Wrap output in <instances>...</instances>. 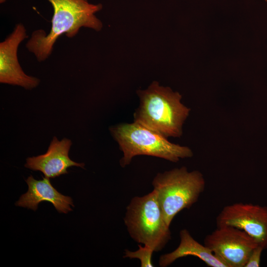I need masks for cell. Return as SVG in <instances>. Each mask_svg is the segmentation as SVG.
Returning a JSON list of instances; mask_svg holds the SVG:
<instances>
[{
    "instance_id": "obj_12",
    "label": "cell",
    "mask_w": 267,
    "mask_h": 267,
    "mask_svg": "<svg viewBox=\"0 0 267 267\" xmlns=\"http://www.w3.org/2000/svg\"><path fill=\"white\" fill-rule=\"evenodd\" d=\"M154 252L153 250L148 246H142L138 245V249L135 251L126 249L123 257L138 259L141 267H154L152 262V256Z\"/></svg>"
},
{
    "instance_id": "obj_3",
    "label": "cell",
    "mask_w": 267,
    "mask_h": 267,
    "mask_svg": "<svg viewBox=\"0 0 267 267\" xmlns=\"http://www.w3.org/2000/svg\"><path fill=\"white\" fill-rule=\"evenodd\" d=\"M110 131L123 153L120 161L122 167L129 165L138 155L151 156L176 163L193 155L188 147L172 143L161 134L134 121L111 127Z\"/></svg>"
},
{
    "instance_id": "obj_7",
    "label": "cell",
    "mask_w": 267,
    "mask_h": 267,
    "mask_svg": "<svg viewBox=\"0 0 267 267\" xmlns=\"http://www.w3.org/2000/svg\"><path fill=\"white\" fill-rule=\"evenodd\" d=\"M217 227L231 226L246 232L267 249V207L241 202L224 206L216 218Z\"/></svg>"
},
{
    "instance_id": "obj_6",
    "label": "cell",
    "mask_w": 267,
    "mask_h": 267,
    "mask_svg": "<svg viewBox=\"0 0 267 267\" xmlns=\"http://www.w3.org/2000/svg\"><path fill=\"white\" fill-rule=\"evenodd\" d=\"M204 244L226 267H245L258 244L244 231L231 226L217 227L207 235Z\"/></svg>"
},
{
    "instance_id": "obj_15",
    "label": "cell",
    "mask_w": 267,
    "mask_h": 267,
    "mask_svg": "<svg viewBox=\"0 0 267 267\" xmlns=\"http://www.w3.org/2000/svg\"><path fill=\"white\" fill-rule=\"evenodd\" d=\"M267 2V0H265Z\"/></svg>"
},
{
    "instance_id": "obj_5",
    "label": "cell",
    "mask_w": 267,
    "mask_h": 267,
    "mask_svg": "<svg viewBox=\"0 0 267 267\" xmlns=\"http://www.w3.org/2000/svg\"><path fill=\"white\" fill-rule=\"evenodd\" d=\"M124 223L131 238L138 243L162 250L171 239L154 190L133 198L126 208Z\"/></svg>"
},
{
    "instance_id": "obj_8",
    "label": "cell",
    "mask_w": 267,
    "mask_h": 267,
    "mask_svg": "<svg viewBox=\"0 0 267 267\" xmlns=\"http://www.w3.org/2000/svg\"><path fill=\"white\" fill-rule=\"evenodd\" d=\"M27 38L28 35L25 26L18 23L10 34L0 42V83L18 86L26 89H31L39 85L40 80L25 74L18 59V47Z\"/></svg>"
},
{
    "instance_id": "obj_13",
    "label": "cell",
    "mask_w": 267,
    "mask_h": 267,
    "mask_svg": "<svg viewBox=\"0 0 267 267\" xmlns=\"http://www.w3.org/2000/svg\"><path fill=\"white\" fill-rule=\"evenodd\" d=\"M264 248L258 245L250 253L245 267H259L260 266L261 255Z\"/></svg>"
},
{
    "instance_id": "obj_11",
    "label": "cell",
    "mask_w": 267,
    "mask_h": 267,
    "mask_svg": "<svg viewBox=\"0 0 267 267\" xmlns=\"http://www.w3.org/2000/svg\"><path fill=\"white\" fill-rule=\"evenodd\" d=\"M180 242L178 247L170 253L160 256L159 265L167 267L177 260L187 256L197 257L210 267H226L204 244L196 241L186 229L179 232Z\"/></svg>"
},
{
    "instance_id": "obj_4",
    "label": "cell",
    "mask_w": 267,
    "mask_h": 267,
    "mask_svg": "<svg viewBox=\"0 0 267 267\" xmlns=\"http://www.w3.org/2000/svg\"><path fill=\"white\" fill-rule=\"evenodd\" d=\"M152 184L165 221L170 226L178 213L197 202L206 182L200 172H189L183 166L157 174Z\"/></svg>"
},
{
    "instance_id": "obj_10",
    "label": "cell",
    "mask_w": 267,
    "mask_h": 267,
    "mask_svg": "<svg viewBox=\"0 0 267 267\" xmlns=\"http://www.w3.org/2000/svg\"><path fill=\"white\" fill-rule=\"evenodd\" d=\"M49 179L45 177L42 180H36L30 176L25 180L28 190L20 196L16 206L36 211L39 204L45 201L51 203L59 213L66 214L72 211L70 206H74L72 198L58 192Z\"/></svg>"
},
{
    "instance_id": "obj_1",
    "label": "cell",
    "mask_w": 267,
    "mask_h": 267,
    "mask_svg": "<svg viewBox=\"0 0 267 267\" xmlns=\"http://www.w3.org/2000/svg\"><path fill=\"white\" fill-rule=\"evenodd\" d=\"M53 8L51 26L48 33L42 29L33 32L26 44L39 62L50 55L54 45L62 35L69 38L77 35L81 28L100 31L103 25L95 13L102 8L101 3L93 4L88 0H46Z\"/></svg>"
},
{
    "instance_id": "obj_14",
    "label": "cell",
    "mask_w": 267,
    "mask_h": 267,
    "mask_svg": "<svg viewBox=\"0 0 267 267\" xmlns=\"http://www.w3.org/2000/svg\"><path fill=\"white\" fill-rule=\"evenodd\" d=\"M6 0H0V3H4V2L6 1Z\"/></svg>"
},
{
    "instance_id": "obj_2",
    "label": "cell",
    "mask_w": 267,
    "mask_h": 267,
    "mask_svg": "<svg viewBox=\"0 0 267 267\" xmlns=\"http://www.w3.org/2000/svg\"><path fill=\"white\" fill-rule=\"evenodd\" d=\"M139 105L134 121L164 137H179L190 109L181 102V95L168 87L153 82L145 89H138Z\"/></svg>"
},
{
    "instance_id": "obj_9",
    "label": "cell",
    "mask_w": 267,
    "mask_h": 267,
    "mask_svg": "<svg viewBox=\"0 0 267 267\" xmlns=\"http://www.w3.org/2000/svg\"><path fill=\"white\" fill-rule=\"evenodd\" d=\"M71 144L70 139L64 138L59 141L54 136L47 152L43 155L27 158L25 167L42 172L48 178L67 174V169L72 166L84 168V163H76L69 158L68 153Z\"/></svg>"
}]
</instances>
